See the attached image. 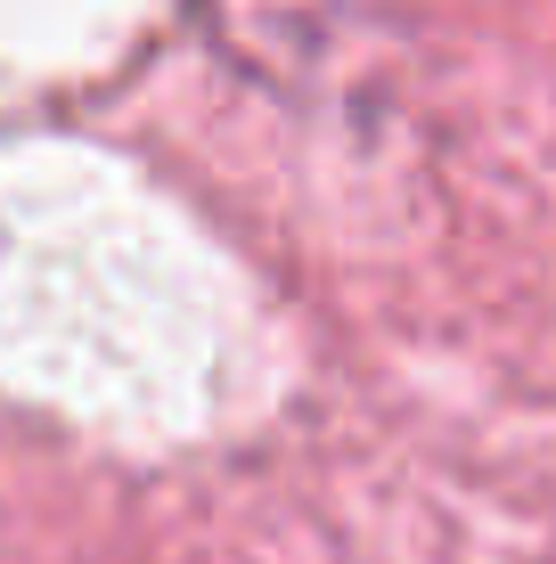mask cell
Wrapping results in <instances>:
<instances>
[{
    "mask_svg": "<svg viewBox=\"0 0 556 564\" xmlns=\"http://www.w3.org/2000/svg\"><path fill=\"white\" fill-rule=\"evenodd\" d=\"M229 57L271 83H319L344 42V0H214Z\"/></svg>",
    "mask_w": 556,
    "mask_h": 564,
    "instance_id": "obj_1",
    "label": "cell"
}]
</instances>
